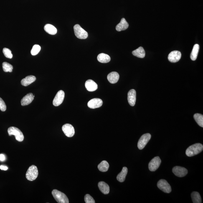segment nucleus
Segmentation results:
<instances>
[{"instance_id":"4be33fe9","label":"nucleus","mask_w":203,"mask_h":203,"mask_svg":"<svg viewBox=\"0 0 203 203\" xmlns=\"http://www.w3.org/2000/svg\"><path fill=\"white\" fill-rule=\"evenodd\" d=\"M132 54L135 57L139 58H144L145 56V51L143 48L142 47H140L138 49L133 51Z\"/></svg>"},{"instance_id":"a878e982","label":"nucleus","mask_w":203,"mask_h":203,"mask_svg":"<svg viewBox=\"0 0 203 203\" xmlns=\"http://www.w3.org/2000/svg\"><path fill=\"white\" fill-rule=\"evenodd\" d=\"M109 164L106 161H103L98 165V168L102 172H106L108 171Z\"/></svg>"},{"instance_id":"dca6fc26","label":"nucleus","mask_w":203,"mask_h":203,"mask_svg":"<svg viewBox=\"0 0 203 203\" xmlns=\"http://www.w3.org/2000/svg\"><path fill=\"white\" fill-rule=\"evenodd\" d=\"M85 86L87 90L91 92L95 91L98 88L97 84L91 80H89L86 81Z\"/></svg>"},{"instance_id":"0eeeda50","label":"nucleus","mask_w":203,"mask_h":203,"mask_svg":"<svg viewBox=\"0 0 203 203\" xmlns=\"http://www.w3.org/2000/svg\"><path fill=\"white\" fill-rule=\"evenodd\" d=\"M157 186L160 190L164 193L169 194L171 191V186L164 179H161L157 183Z\"/></svg>"},{"instance_id":"1a4fd4ad","label":"nucleus","mask_w":203,"mask_h":203,"mask_svg":"<svg viewBox=\"0 0 203 203\" xmlns=\"http://www.w3.org/2000/svg\"><path fill=\"white\" fill-rule=\"evenodd\" d=\"M62 130L64 134L68 137H73L75 133V129L70 124H66L62 127Z\"/></svg>"},{"instance_id":"f03ea898","label":"nucleus","mask_w":203,"mask_h":203,"mask_svg":"<svg viewBox=\"0 0 203 203\" xmlns=\"http://www.w3.org/2000/svg\"><path fill=\"white\" fill-rule=\"evenodd\" d=\"M52 194L54 199L59 203H69V200L67 196L64 193L54 189L52 191Z\"/></svg>"},{"instance_id":"5701e85b","label":"nucleus","mask_w":203,"mask_h":203,"mask_svg":"<svg viewBox=\"0 0 203 203\" xmlns=\"http://www.w3.org/2000/svg\"><path fill=\"white\" fill-rule=\"evenodd\" d=\"M97 59L99 62L101 63H106L110 62L111 58L107 54L101 53L97 56Z\"/></svg>"},{"instance_id":"f3484780","label":"nucleus","mask_w":203,"mask_h":203,"mask_svg":"<svg viewBox=\"0 0 203 203\" xmlns=\"http://www.w3.org/2000/svg\"><path fill=\"white\" fill-rule=\"evenodd\" d=\"M119 79V75L117 72H113L110 73L107 76V79L111 84L117 83Z\"/></svg>"},{"instance_id":"c85d7f7f","label":"nucleus","mask_w":203,"mask_h":203,"mask_svg":"<svg viewBox=\"0 0 203 203\" xmlns=\"http://www.w3.org/2000/svg\"><path fill=\"white\" fill-rule=\"evenodd\" d=\"M3 70L6 72H12L13 67V66L7 62H4L2 63Z\"/></svg>"},{"instance_id":"cd10ccee","label":"nucleus","mask_w":203,"mask_h":203,"mask_svg":"<svg viewBox=\"0 0 203 203\" xmlns=\"http://www.w3.org/2000/svg\"><path fill=\"white\" fill-rule=\"evenodd\" d=\"M195 120L199 126L203 127V115L200 114L196 113L194 115Z\"/></svg>"},{"instance_id":"6ab92c4d","label":"nucleus","mask_w":203,"mask_h":203,"mask_svg":"<svg viewBox=\"0 0 203 203\" xmlns=\"http://www.w3.org/2000/svg\"><path fill=\"white\" fill-rule=\"evenodd\" d=\"M98 186L100 191L103 194H107L109 193L110 187L107 183L103 181H101L99 182Z\"/></svg>"},{"instance_id":"a211bd4d","label":"nucleus","mask_w":203,"mask_h":203,"mask_svg":"<svg viewBox=\"0 0 203 203\" xmlns=\"http://www.w3.org/2000/svg\"><path fill=\"white\" fill-rule=\"evenodd\" d=\"M36 80V77L34 76L29 75L26 77L25 78L22 79L21 81V85L24 86H27L31 85V84L35 81Z\"/></svg>"},{"instance_id":"7c9ffc66","label":"nucleus","mask_w":203,"mask_h":203,"mask_svg":"<svg viewBox=\"0 0 203 203\" xmlns=\"http://www.w3.org/2000/svg\"><path fill=\"white\" fill-rule=\"evenodd\" d=\"M3 54L5 57L7 58L11 59L13 57V54L11 53V51L9 49L7 48H4L3 50Z\"/></svg>"},{"instance_id":"412c9836","label":"nucleus","mask_w":203,"mask_h":203,"mask_svg":"<svg viewBox=\"0 0 203 203\" xmlns=\"http://www.w3.org/2000/svg\"><path fill=\"white\" fill-rule=\"evenodd\" d=\"M128 169L126 167H123L121 172L117 176V179L120 182H123L125 181V178L128 173Z\"/></svg>"},{"instance_id":"f257e3e1","label":"nucleus","mask_w":203,"mask_h":203,"mask_svg":"<svg viewBox=\"0 0 203 203\" xmlns=\"http://www.w3.org/2000/svg\"><path fill=\"white\" fill-rule=\"evenodd\" d=\"M203 146L201 143H196L189 147L186 151V155L188 156L191 157L202 152Z\"/></svg>"},{"instance_id":"ddd939ff","label":"nucleus","mask_w":203,"mask_h":203,"mask_svg":"<svg viewBox=\"0 0 203 203\" xmlns=\"http://www.w3.org/2000/svg\"><path fill=\"white\" fill-rule=\"evenodd\" d=\"M102 104H103V102L101 99L94 98L90 100L88 102L87 105L89 108L95 109L100 108L102 106Z\"/></svg>"},{"instance_id":"f704fd0d","label":"nucleus","mask_w":203,"mask_h":203,"mask_svg":"<svg viewBox=\"0 0 203 203\" xmlns=\"http://www.w3.org/2000/svg\"><path fill=\"white\" fill-rule=\"evenodd\" d=\"M0 169L3 170V171H6V170H8V168L7 167L1 165V166H0Z\"/></svg>"},{"instance_id":"9d476101","label":"nucleus","mask_w":203,"mask_h":203,"mask_svg":"<svg viewBox=\"0 0 203 203\" xmlns=\"http://www.w3.org/2000/svg\"><path fill=\"white\" fill-rule=\"evenodd\" d=\"M64 97H65V93L62 90L59 91L56 95L53 101V104L54 106L57 107L60 105L63 102Z\"/></svg>"},{"instance_id":"c756f323","label":"nucleus","mask_w":203,"mask_h":203,"mask_svg":"<svg viewBox=\"0 0 203 203\" xmlns=\"http://www.w3.org/2000/svg\"><path fill=\"white\" fill-rule=\"evenodd\" d=\"M41 49L40 46L38 44H35L33 46L31 51V54L33 56L37 55L40 51Z\"/></svg>"},{"instance_id":"b1692460","label":"nucleus","mask_w":203,"mask_h":203,"mask_svg":"<svg viewBox=\"0 0 203 203\" xmlns=\"http://www.w3.org/2000/svg\"><path fill=\"white\" fill-rule=\"evenodd\" d=\"M44 29L47 33L53 35L57 34V29L55 26L49 24H46Z\"/></svg>"},{"instance_id":"473e14b6","label":"nucleus","mask_w":203,"mask_h":203,"mask_svg":"<svg viewBox=\"0 0 203 203\" xmlns=\"http://www.w3.org/2000/svg\"><path fill=\"white\" fill-rule=\"evenodd\" d=\"M6 109V106L4 101L0 97V110L1 111H5Z\"/></svg>"},{"instance_id":"7ed1b4c3","label":"nucleus","mask_w":203,"mask_h":203,"mask_svg":"<svg viewBox=\"0 0 203 203\" xmlns=\"http://www.w3.org/2000/svg\"><path fill=\"white\" fill-rule=\"evenodd\" d=\"M38 175V170L37 166L32 165L28 169L26 173V177L28 180L32 181L36 179Z\"/></svg>"},{"instance_id":"4468645a","label":"nucleus","mask_w":203,"mask_h":203,"mask_svg":"<svg viewBox=\"0 0 203 203\" xmlns=\"http://www.w3.org/2000/svg\"><path fill=\"white\" fill-rule=\"evenodd\" d=\"M128 100L129 103L131 106H134L136 100V92L134 89H131L128 92Z\"/></svg>"},{"instance_id":"393cba45","label":"nucleus","mask_w":203,"mask_h":203,"mask_svg":"<svg viewBox=\"0 0 203 203\" xmlns=\"http://www.w3.org/2000/svg\"><path fill=\"white\" fill-rule=\"evenodd\" d=\"M199 49V44H195L190 55V58L191 60L195 61L196 59H197Z\"/></svg>"},{"instance_id":"2f4dec72","label":"nucleus","mask_w":203,"mask_h":203,"mask_svg":"<svg viewBox=\"0 0 203 203\" xmlns=\"http://www.w3.org/2000/svg\"><path fill=\"white\" fill-rule=\"evenodd\" d=\"M85 200L86 203H95V202L93 198L88 194H86L85 197Z\"/></svg>"},{"instance_id":"6e6552de","label":"nucleus","mask_w":203,"mask_h":203,"mask_svg":"<svg viewBox=\"0 0 203 203\" xmlns=\"http://www.w3.org/2000/svg\"><path fill=\"white\" fill-rule=\"evenodd\" d=\"M161 163V160L159 156L155 157L148 164V169L151 171H156L159 167Z\"/></svg>"},{"instance_id":"2eb2a0df","label":"nucleus","mask_w":203,"mask_h":203,"mask_svg":"<svg viewBox=\"0 0 203 203\" xmlns=\"http://www.w3.org/2000/svg\"><path fill=\"white\" fill-rule=\"evenodd\" d=\"M34 96L32 93H29L26 95L22 99L21 101V105L22 106H26L28 105L32 102L34 100Z\"/></svg>"},{"instance_id":"9b49d317","label":"nucleus","mask_w":203,"mask_h":203,"mask_svg":"<svg viewBox=\"0 0 203 203\" xmlns=\"http://www.w3.org/2000/svg\"><path fill=\"white\" fill-rule=\"evenodd\" d=\"M172 171L175 175L179 177H184L188 174L187 170L180 166L175 167L173 168Z\"/></svg>"},{"instance_id":"423d86ee","label":"nucleus","mask_w":203,"mask_h":203,"mask_svg":"<svg viewBox=\"0 0 203 203\" xmlns=\"http://www.w3.org/2000/svg\"><path fill=\"white\" fill-rule=\"evenodd\" d=\"M151 137V135L149 133H145L142 135L138 141V148L140 150L143 149L147 144Z\"/></svg>"},{"instance_id":"20e7f679","label":"nucleus","mask_w":203,"mask_h":203,"mask_svg":"<svg viewBox=\"0 0 203 203\" xmlns=\"http://www.w3.org/2000/svg\"><path fill=\"white\" fill-rule=\"evenodd\" d=\"M8 132L9 136L11 135H14L16 139L18 141L21 142L24 140V137L22 132L16 127H9L8 129Z\"/></svg>"},{"instance_id":"bb28decb","label":"nucleus","mask_w":203,"mask_h":203,"mask_svg":"<svg viewBox=\"0 0 203 203\" xmlns=\"http://www.w3.org/2000/svg\"><path fill=\"white\" fill-rule=\"evenodd\" d=\"M191 198L194 203H202V199L199 193L196 191H194L191 194Z\"/></svg>"},{"instance_id":"39448f33","label":"nucleus","mask_w":203,"mask_h":203,"mask_svg":"<svg viewBox=\"0 0 203 203\" xmlns=\"http://www.w3.org/2000/svg\"><path fill=\"white\" fill-rule=\"evenodd\" d=\"M74 32L77 38L80 39H86L88 37V33L78 24L74 26Z\"/></svg>"},{"instance_id":"f8f14e48","label":"nucleus","mask_w":203,"mask_h":203,"mask_svg":"<svg viewBox=\"0 0 203 203\" xmlns=\"http://www.w3.org/2000/svg\"><path fill=\"white\" fill-rule=\"evenodd\" d=\"M181 57L180 52L178 51H173L168 55V58L170 62L175 63L178 62Z\"/></svg>"},{"instance_id":"72a5a7b5","label":"nucleus","mask_w":203,"mask_h":203,"mask_svg":"<svg viewBox=\"0 0 203 203\" xmlns=\"http://www.w3.org/2000/svg\"><path fill=\"white\" fill-rule=\"evenodd\" d=\"M6 160V156L3 154H0V161H4Z\"/></svg>"},{"instance_id":"aec40b11","label":"nucleus","mask_w":203,"mask_h":203,"mask_svg":"<svg viewBox=\"0 0 203 203\" xmlns=\"http://www.w3.org/2000/svg\"><path fill=\"white\" fill-rule=\"evenodd\" d=\"M129 27V24L125 18H122L119 24L116 26V30L117 31H121L126 30Z\"/></svg>"}]
</instances>
